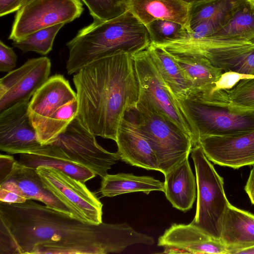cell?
Returning a JSON list of instances; mask_svg holds the SVG:
<instances>
[{
    "mask_svg": "<svg viewBox=\"0 0 254 254\" xmlns=\"http://www.w3.org/2000/svg\"><path fill=\"white\" fill-rule=\"evenodd\" d=\"M220 241L228 254L254 247V214L230 204L222 221Z\"/></svg>",
    "mask_w": 254,
    "mask_h": 254,
    "instance_id": "obj_23",
    "label": "cell"
},
{
    "mask_svg": "<svg viewBox=\"0 0 254 254\" xmlns=\"http://www.w3.org/2000/svg\"><path fill=\"white\" fill-rule=\"evenodd\" d=\"M17 56L13 49L0 41V71L9 72L16 67Z\"/></svg>",
    "mask_w": 254,
    "mask_h": 254,
    "instance_id": "obj_33",
    "label": "cell"
},
{
    "mask_svg": "<svg viewBox=\"0 0 254 254\" xmlns=\"http://www.w3.org/2000/svg\"><path fill=\"white\" fill-rule=\"evenodd\" d=\"M83 10L80 0H32L16 11L8 39L20 41L39 30L69 23Z\"/></svg>",
    "mask_w": 254,
    "mask_h": 254,
    "instance_id": "obj_9",
    "label": "cell"
},
{
    "mask_svg": "<svg viewBox=\"0 0 254 254\" xmlns=\"http://www.w3.org/2000/svg\"><path fill=\"white\" fill-rule=\"evenodd\" d=\"M95 136L76 116L50 144L60 147L72 161L103 178L120 158L117 152H109L101 147Z\"/></svg>",
    "mask_w": 254,
    "mask_h": 254,
    "instance_id": "obj_10",
    "label": "cell"
},
{
    "mask_svg": "<svg viewBox=\"0 0 254 254\" xmlns=\"http://www.w3.org/2000/svg\"><path fill=\"white\" fill-rule=\"evenodd\" d=\"M247 0L254 4V0Z\"/></svg>",
    "mask_w": 254,
    "mask_h": 254,
    "instance_id": "obj_42",
    "label": "cell"
},
{
    "mask_svg": "<svg viewBox=\"0 0 254 254\" xmlns=\"http://www.w3.org/2000/svg\"><path fill=\"white\" fill-rule=\"evenodd\" d=\"M51 62L47 57L28 59L0 79V112L30 99L49 78Z\"/></svg>",
    "mask_w": 254,
    "mask_h": 254,
    "instance_id": "obj_11",
    "label": "cell"
},
{
    "mask_svg": "<svg viewBox=\"0 0 254 254\" xmlns=\"http://www.w3.org/2000/svg\"><path fill=\"white\" fill-rule=\"evenodd\" d=\"M197 144L215 164L233 169L254 165V130L234 136L201 137Z\"/></svg>",
    "mask_w": 254,
    "mask_h": 254,
    "instance_id": "obj_13",
    "label": "cell"
},
{
    "mask_svg": "<svg viewBox=\"0 0 254 254\" xmlns=\"http://www.w3.org/2000/svg\"><path fill=\"white\" fill-rule=\"evenodd\" d=\"M30 100L0 112V150L10 154L32 153L43 145L28 112Z\"/></svg>",
    "mask_w": 254,
    "mask_h": 254,
    "instance_id": "obj_12",
    "label": "cell"
},
{
    "mask_svg": "<svg viewBox=\"0 0 254 254\" xmlns=\"http://www.w3.org/2000/svg\"><path fill=\"white\" fill-rule=\"evenodd\" d=\"M0 187L12 190L27 200L42 202L50 208L73 217L70 210L45 188L36 169L18 161H15L9 174L0 183Z\"/></svg>",
    "mask_w": 254,
    "mask_h": 254,
    "instance_id": "obj_19",
    "label": "cell"
},
{
    "mask_svg": "<svg viewBox=\"0 0 254 254\" xmlns=\"http://www.w3.org/2000/svg\"><path fill=\"white\" fill-rule=\"evenodd\" d=\"M45 188L71 212L73 217L87 223H102L103 204L84 183L51 167L36 168Z\"/></svg>",
    "mask_w": 254,
    "mask_h": 254,
    "instance_id": "obj_8",
    "label": "cell"
},
{
    "mask_svg": "<svg viewBox=\"0 0 254 254\" xmlns=\"http://www.w3.org/2000/svg\"><path fill=\"white\" fill-rule=\"evenodd\" d=\"M77 99L62 106L36 130L42 145L52 143L66 128L78 113Z\"/></svg>",
    "mask_w": 254,
    "mask_h": 254,
    "instance_id": "obj_27",
    "label": "cell"
},
{
    "mask_svg": "<svg viewBox=\"0 0 254 254\" xmlns=\"http://www.w3.org/2000/svg\"><path fill=\"white\" fill-rule=\"evenodd\" d=\"M139 128L155 153L164 175L189 157L192 138L167 117L139 100L131 109Z\"/></svg>",
    "mask_w": 254,
    "mask_h": 254,
    "instance_id": "obj_5",
    "label": "cell"
},
{
    "mask_svg": "<svg viewBox=\"0 0 254 254\" xmlns=\"http://www.w3.org/2000/svg\"><path fill=\"white\" fill-rule=\"evenodd\" d=\"M14 158L10 155H2L0 156V183H1L9 174L15 162Z\"/></svg>",
    "mask_w": 254,
    "mask_h": 254,
    "instance_id": "obj_35",
    "label": "cell"
},
{
    "mask_svg": "<svg viewBox=\"0 0 254 254\" xmlns=\"http://www.w3.org/2000/svg\"><path fill=\"white\" fill-rule=\"evenodd\" d=\"M164 254H228L227 247L191 223L173 224L159 237Z\"/></svg>",
    "mask_w": 254,
    "mask_h": 254,
    "instance_id": "obj_15",
    "label": "cell"
},
{
    "mask_svg": "<svg viewBox=\"0 0 254 254\" xmlns=\"http://www.w3.org/2000/svg\"><path fill=\"white\" fill-rule=\"evenodd\" d=\"M254 43V4L244 0L229 18L210 36L199 39L202 49Z\"/></svg>",
    "mask_w": 254,
    "mask_h": 254,
    "instance_id": "obj_17",
    "label": "cell"
},
{
    "mask_svg": "<svg viewBox=\"0 0 254 254\" xmlns=\"http://www.w3.org/2000/svg\"><path fill=\"white\" fill-rule=\"evenodd\" d=\"M197 185L195 216L190 223L211 238L220 240L222 221L230 204L224 181L204 154L199 144L191 150Z\"/></svg>",
    "mask_w": 254,
    "mask_h": 254,
    "instance_id": "obj_6",
    "label": "cell"
},
{
    "mask_svg": "<svg viewBox=\"0 0 254 254\" xmlns=\"http://www.w3.org/2000/svg\"><path fill=\"white\" fill-rule=\"evenodd\" d=\"M254 254V247L236 251L234 254Z\"/></svg>",
    "mask_w": 254,
    "mask_h": 254,
    "instance_id": "obj_39",
    "label": "cell"
},
{
    "mask_svg": "<svg viewBox=\"0 0 254 254\" xmlns=\"http://www.w3.org/2000/svg\"><path fill=\"white\" fill-rule=\"evenodd\" d=\"M165 176L164 192L173 206L186 212L195 200L197 185L191 169L189 157L178 164Z\"/></svg>",
    "mask_w": 254,
    "mask_h": 254,
    "instance_id": "obj_24",
    "label": "cell"
},
{
    "mask_svg": "<svg viewBox=\"0 0 254 254\" xmlns=\"http://www.w3.org/2000/svg\"><path fill=\"white\" fill-rule=\"evenodd\" d=\"M220 96L232 107L254 112V76L238 80L232 87H218Z\"/></svg>",
    "mask_w": 254,
    "mask_h": 254,
    "instance_id": "obj_28",
    "label": "cell"
},
{
    "mask_svg": "<svg viewBox=\"0 0 254 254\" xmlns=\"http://www.w3.org/2000/svg\"><path fill=\"white\" fill-rule=\"evenodd\" d=\"M76 99V93L63 75L50 77L29 103V117L36 130L62 106Z\"/></svg>",
    "mask_w": 254,
    "mask_h": 254,
    "instance_id": "obj_18",
    "label": "cell"
},
{
    "mask_svg": "<svg viewBox=\"0 0 254 254\" xmlns=\"http://www.w3.org/2000/svg\"><path fill=\"white\" fill-rule=\"evenodd\" d=\"M73 82L81 124L95 136L115 141L122 119L139 98L131 54L119 50L94 60L74 74Z\"/></svg>",
    "mask_w": 254,
    "mask_h": 254,
    "instance_id": "obj_2",
    "label": "cell"
},
{
    "mask_svg": "<svg viewBox=\"0 0 254 254\" xmlns=\"http://www.w3.org/2000/svg\"><path fill=\"white\" fill-rule=\"evenodd\" d=\"M146 50L159 74L177 99L183 100L187 98L190 84L173 57L164 49L151 42Z\"/></svg>",
    "mask_w": 254,
    "mask_h": 254,
    "instance_id": "obj_25",
    "label": "cell"
},
{
    "mask_svg": "<svg viewBox=\"0 0 254 254\" xmlns=\"http://www.w3.org/2000/svg\"><path fill=\"white\" fill-rule=\"evenodd\" d=\"M64 24L61 23L39 30L20 41H13L12 44L23 53L34 52L46 55L52 50L55 38Z\"/></svg>",
    "mask_w": 254,
    "mask_h": 254,
    "instance_id": "obj_30",
    "label": "cell"
},
{
    "mask_svg": "<svg viewBox=\"0 0 254 254\" xmlns=\"http://www.w3.org/2000/svg\"><path fill=\"white\" fill-rule=\"evenodd\" d=\"M184 31L185 30L180 24L165 20L155 21L149 28L151 42H159L175 38Z\"/></svg>",
    "mask_w": 254,
    "mask_h": 254,
    "instance_id": "obj_32",
    "label": "cell"
},
{
    "mask_svg": "<svg viewBox=\"0 0 254 254\" xmlns=\"http://www.w3.org/2000/svg\"><path fill=\"white\" fill-rule=\"evenodd\" d=\"M31 0H22L20 3V7L23 5L26 4V3H28L29 2L31 1Z\"/></svg>",
    "mask_w": 254,
    "mask_h": 254,
    "instance_id": "obj_40",
    "label": "cell"
},
{
    "mask_svg": "<svg viewBox=\"0 0 254 254\" xmlns=\"http://www.w3.org/2000/svg\"><path fill=\"white\" fill-rule=\"evenodd\" d=\"M19 154L18 161L24 165L35 169L40 166L53 168L83 183L96 176L89 169L71 160L60 147L52 144L43 145L32 153Z\"/></svg>",
    "mask_w": 254,
    "mask_h": 254,
    "instance_id": "obj_21",
    "label": "cell"
},
{
    "mask_svg": "<svg viewBox=\"0 0 254 254\" xmlns=\"http://www.w3.org/2000/svg\"><path fill=\"white\" fill-rule=\"evenodd\" d=\"M123 7L149 31L154 22L165 20L180 24L188 33L191 31L193 6L183 0H125Z\"/></svg>",
    "mask_w": 254,
    "mask_h": 254,
    "instance_id": "obj_16",
    "label": "cell"
},
{
    "mask_svg": "<svg viewBox=\"0 0 254 254\" xmlns=\"http://www.w3.org/2000/svg\"><path fill=\"white\" fill-rule=\"evenodd\" d=\"M244 0H215L193 8L191 16V28L210 20L219 21L223 25Z\"/></svg>",
    "mask_w": 254,
    "mask_h": 254,
    "instance_id": "obj_29",
    "label": "cell"
},
{
    "mask_svg": "<svg viewBox=\"0 0 254 254\" xmlns=\"http://www.w3.org/2000/svg\"><path fill=\"white\" fill-rule=\"evenodd\" d=\"M22 0H0V16L17 11L20 8Z\"/></svg>",
    "mask_w": 254,
    "mask_h": 254,
    "instance_id": "obj_36",
    "label": "cell"
},
{
    "mask_svg": "<svg viewBox=\"0 0 254 254\" xmlns=\"http://www.w3.org/2000/svg\"><path fill=\"white\" fill-rule=\"evenodd\" d=\"M187 54L204 57L223 71L254 76V43L207 48Z\"/></svg>",
    "mask_w": 254,
    "mask_h": 254,
    "instance_id": "obj_22",
    "label": "cell"
},
{
    "mask_svg": "<svg viewBox=\"0 0 254 254\" xmlns=\"http://www.w3.org/2000/svg\"><path fill=\"white\" fill-rule=\"evenodd\" d=\"M94 20L105 21L116 17L124 9L117 0H82Z\"/></svg>",
    "mask_w": 254,
    "mask_h": 254,
    "instance_id": "obj_31",
    "label": "cell"
},
{
    "mask_svg": "<svg viewBox=\"0 0 254 254\" xmlns=\"http://www.w3.org/2000/svg\"><path fill=\"white\" fill-rule=\"evenodd\" d=\"M122 7L124 9L123 7V3L125 0H117Z\"/></svg>",
    "mask_w": 254,
    "mask_h": 254,
    "instance_id": "obj_41",
    "label": "cell"
},
{
    "mask_svg": "<svg viewBox=\"0 0 254 254\" xmlns=\"http://www.w3.org/2000/svg\"><path fill=\"white\" fill-rule=\"evenodd\" d=\"M186 2L190 3L193 6V9L200 5L207 3L215 0H183Z\"/></svg>",
    "mask_w": 254,
    "mask_h": 254,
    "instance_id": "obj_38",
    "label": "cell"
},
{
    "mask_svg": "<svg viewBox=\"0 0 254 254\" xmlns=\"http://www.w3.org/2000/svg\"><path fill=\"white\" fill-rule=\"evenodd\" d=\"M151 41L147 28L126 9L105 21L94 20L66 43L67 72L75 74L92 61L119 50L131 55L139 52Z\"/></svg>",
    "mask_w": 254,
    "mask_h": 254,
    "instance_id": "obj_3",
    "label": "cell"
},
{
    "mask_svg": "<svg viewBox=\"0 0 254 254\" xmlns=\"http://www.w3.org/2000/svg\"><path fill=\"white\" fill-rule=\"evenodd\" d=\"M170 54V53H169ZM183 71L190 85L189 97L207 95L217 88L223 71L200 56L170 54Z\"/></svg>",
    "mask_w": 254,
    "mask_h": 254,
    "instance_id": "obj_20",
    "label": "cell"
},
{
    "mask_svg": "<svg viewBox=\"0 0 254 254\" xmlns=\"http://www.w3.org/2000/svg\"><path fill=\"white\" fill-rule=\"evenodd\" d=\"M148 241L126 223L92 224L33 200L0 201V254L118 253Z\"/></svg>",
    "mask_w": 254,
    "mask_h": 254,
    "instance_id": "obj_1",
    "label": "cell"
},
{
    "mask_svg": "<svg viewBox=\"0 0 254 254\" xmlns=\"http://www.w3.org/2000/svg\"><path fill=\"white\" fill-rule=\"evenodd\" d=\"M245 190L248 194L251 203L254 205V167L250 172L245 187Z\"/></svg>",
    "mask_w": 254,
    "mask_h": 254,
    "instance_id": "obj_37",
    "label": "cell"
},
{
    "mask_svg": "<svg viewBox=\"0 0 254 254\" xmlns=\"http://www.w3.org/2000/svg\"><path fill=\"white\" fill-rule=\"evenodd\" d=\"M178 101L192 128L194 146L201 137L234 136L254 130V112L231 107L215 90Z\"/></svg>",
    "mask_w": 254,
    "mask_h": 254,
    "instance_id": "obj_4",
    "label": "cell"
},
{
    "mask_svg": "<svg viewBox=\"0 0 254 254\" xmlns=\"http://www.w3.org/2000/svg\"><path fill=\"white\" fill-rule=\"evenodd\" d=\"M139 88V100L153 107L190 136L191 126L179 102L167 86L152 62L146 48L131 55Z\"/></svg>",
    "mask_w": 254,
    "mask_h": 254,
    "instance_id": "obj_7",
    "label": "cell"
},
{
    "mask_svg": "<svg viewBox=\"0 0 254 254\" xmlns=\"http://www.w3.org/2000/svg\"><path fill=\"white\" fill-rule=\"evenodd\" d=\"M27 199L14 191L0 187V201L7 203H20Z\"/></svg>",
    "mask_w": 254,
    "mask_h": 254,
    "instance_id": "obj_34",
    "label": "cell"
},
{
    "mask_svg": "<svg viewBox=\"0 0 254 254\" xmlns=\"http://www.w3.org/2000/svg\"><path fill=\"white\" fill-rule=\"evenodd\" d=\"M100 192L103 196L113 197L133 192L148 194L152 191H164V183L150 176L132 174H107L102 178Z\"/></svg>",
    "mask_w": 254,
    "mask_h": 254,
    "instance_id": "obj_26",
    "label": "cell"
},
{
    "mask_svg": "<svg viewBox=\"0 0 254 254\" xmlns=\"http://www.w3.org/2000/svg\"><path fill=\"white\" fill-rule=\"evenodd\" d=\"M115 142L120 159L146 170L160 171L157 157L141 132L132 110L122 119Z\"/></svg>",
    "mask_w": 254,
    "mask_h": 254,
    "instance_id": "obj_14",
    "label": "cell"
}]
</instances>
